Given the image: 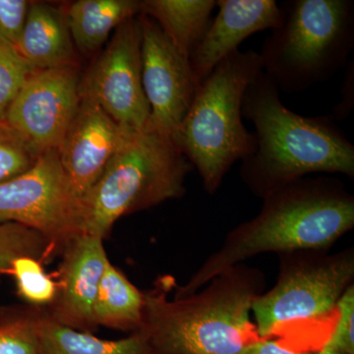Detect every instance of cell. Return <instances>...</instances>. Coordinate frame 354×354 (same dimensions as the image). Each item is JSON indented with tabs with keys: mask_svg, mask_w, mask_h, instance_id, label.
Masks as SVG:
<instances>
[{
	"mask_svg": "<svg viewBox=\"0 0 354 354\" xmlns=\"http://www.w3.org/2000/svg\"><path fill=\"white\" fill-rule=\"evenodd\" d=\"M251 220L230 230L174 297L190 295L228 268L260 254L330 250L354 227V196L339 179L304 177L263 198Z\"/></svg>",
	"mask_w": 354,
	"mask_h": 354,
	"instance_id": "6da1fadb",
	"label": "cell"
},
{
	"mask_svg": "<svg viewBox=\"0 0 354 354\" xmlns=\"http://www.w3.org/2000/svg\"><path fill=\"white\" fill-rule=\"evenodd\" d=\"M167 277L144 292L143 333L149 354H239L260 341L252 318L265 274L239 264L216 274L200 290L169 297Z\"/></svg>",
	"mask_w": 354,
	"mask_h": 354,
	"instance_id": "7a4b0ae2",
	"label": "cell"
},
{
	"mask_svg": "<svg viewBox=\"0 0 354 354\" xmlns=\"http://www.w3.org/2000/svg\"><path fill=\"white\" fill-rule=\"evenodd\" d=\"M264 72L247 88L242 115L255 127L256 150L242 160L241 180L255 196L311 174L354 178V146L332 116H304L286 108Z\"/></svg>",
	"mask_w": 354,
	"mask_h": 354,
	"instance_id": "3957f363",
	"label": "cell"
},
{
	"mask_svg": "<svg viewBox=\"0 0 354 354\" xmlns=\"http://www.w3.org/2000/svg\"><path fill=\"white\" fill-rule=\"evenodd\" d=\"M276 283L256 298L252 318L261 339L286 348L321 351L329 337L337 305L354 285L353 247L281 254Z\"/></svg>",
	"mask_w": 354,
	"mask_h": 354,
	"instance_id": "277c9868",
	"label": "cell"
},
{
	"mask_svg": "<svg viewBox=\"0 0 354 354\" xmlns=\"http://www.w3.org/2000/svg\"><path fill=\"white\" fill-rule=\"evenodd\" d=\"M262 71L257 51L239 50L228 55L198 86L174 137L209 195L220 189L232 165L255 152V134L242 120V102Z\"/></svg>",
	"mask_w": 354,
	"mask_h": 354,
	"instance_id": "5b68a950",
	"label": "cell"
},
{
	"mask_svg": "<svg viewBox=\"0 0 354 354\" xmlns=\"http://www.w3.org/2000/svg\"><path fill=\"white\" fill-rule=\"evenodd\" d=\"M194 169L171 135L134 130L83 199V232L106 239L122 216L186 194Z\"/></svg>",
	"mask_w": 354,
	"mask_h": 354,
	"instance_id": "8992f818",
	"label": "cell"
},
{
	"mask_svg": "<svg viewBox=\"0 0 354 354\" xmlns=\"http://www.w3.org/2000/svg\"><path fill=\"white\" fill-rule=\"evenodd\" d=\"M281 25L259 53L263 72L279 92L301 93L329 81L354 46L353 0H291L281 4Z\"/></svg>",
	"mask_w": 354,
	"mask_h": 354,
	"instance_id": "52a82bcc",
	"label": "cell"
},
{
	"mask_svg": "<svg viewBox=\"0 0 354 354\" xmlns=\"http://www.w3.org/2000/svg\"><path fill=\"white\" fill-rule=\"evenodd\" d=\"M36 230L57 255L83 232V201L60 164L58 150L41 153L29 171L0 183V223Z\"/></svg>",
	"mask_w": 354,
	"mask_h": 354,
	"instance_id": "ba28073f",
	"label": "cell"
},
{
	"mask_svg": "<svg viewBox=\"0 0 354 354\" xmlns=\"http://www.w3.org/2000/svg\"><path fill=\"white\" fill-rule=\"evenodd\" d=\"M140 17L121 24L87 74L80 97L97 104L116 122L140 130L150 120V106L142 85Z\"/></svg>",
	"mask_w": 354,
	"mask_h": 354,
	"instance_id": "9c48e42d",
	"label": "cell"
},
{
	"mask_svg": "<svg viewBox=\"0 0 354 354\" xmlns=\"http://www.w3.org/2000/svg\"><path fill=\"white\" fill-rule=\"evenodd\" d=\"M79 86L74 64L32 70L6 121L38 155L58 150L80 104Z\"/></svg>",
	"mask_w": 354,
	"mask_h": 354,
	"instance_id": "30bf717a",
	"label": "cell"
},
{
	"mask_svg": "<svg viewBox=\"0 0 354 354\" xmlns=\"http://www.w3.org/2000/svg\"><path fill=\"white\" fill-rule=\"evenodd\" d=\"M142 85L150 106L149 123L176 137L199 82L189 58L181 55L157 23L141 15Z\"/></svg>",
	"mask_w": 354,
	"mask_h": 354,
	"instance_id": "8fae6325",
	"label": "cell"
},
{
	"mask_svg": "<svg viewBox=\"0 0 354 354\" xmlns=\"http://www.w3.org/2000/svg\"><path fill=\"white\" fill-rule=\"evenodd\" d=\"M132 131L95 102L81 99L58 155L65 176L82 201Z\"/></svg>",
	"mask_w": 354,
	"mask_h": 354,
	"instance_id": "7c38bea8",
	"label": "cell"
},
{
	"mask_svg": "<svg viewBox=\"0 0 354 354\" xmlns=\"http://www.w3.org/2000/svg\"><path fill=\"white\" fill-rule=\"evenodd\" d=\"M104 241L102 237L82 232L62 249L57 297L46 307L50 318L60 325L91 334L99 329L94 320V305L111 262Z\"/></svg>",
	"mask_w": 354,
	"mask_h": 354,
	"instance_id": "4fadbf2b",
	"label": "cell"
},
{
	"mask_svg": "<svg viewBox=\"0 0 354 354\" xmlns=\"http://www.w3.org/2000/svg\"><path fill=\"white\" fill-rule=\"evenodd\" d=\"M218 8L189 60L201 83L216 65L239 50L247 38L274 30L283 23V11L274 0H216Z\"/></svg>",
	"mask_w": 354,
	"mask_h": 354,
	"instance_id": "5bb4252c",
	"label": "cell"
},
{
	"mask_svg": "<svg viewBox=\"0 0 354 354\" xmlns=\"http://www.w3.org/2000/svg\"><path fill=\"white\" fill-rule=\"evenodd\" d=\"M16 50L34 70L73 64L66 14L50 4L31 2Z\"/></svg>",
	"mask_w": 354,
	"mask_h": 354,
	"instance_id": "9a60e30c",
	"label": "cell"
},
{
	"mask_svg": "<svg viewBox=\"0 0 354 354\" xmlns=\"http://www.w3.org/2000/svg\"><path fill=\"white\" fill-rule=\"evenodd\" d=\"M216 0H146L141 14L155 21L181 55L190 57L211 23Z\"/></svg>",
	"mask_w": 354,
	"mask_h": 354,
	"instance_id": "2e32d148",
	"label": "cell"
},
{
	"mask_svg": "<svg viewBox=\"0 0 354 354\" xmlns=\"http://www.w3.org/2000/svg\"><path fill=\"white\" fill-rule=\"evenodd\" d=\"M141 14L137 0H79L66 13L70 35L83 53L101 48L113 30Z\"/></svg>",
	"mask_w": 354,
	"mask_h": 354,
	"instance_id": "e0dca14e",
	"label": "cell"
},
{
	"mask_svg": "<svg viewBox=\"0 0 354 354\" xmlns=\"http://www.w3.org/2000/svg\"><path fill=\"white\" fill-rule=\"evenodd\" d=\"M144 302V292L109 262L95 298V325L129 334L139 332L143 326Z\"/></svg>",
	"mask_w": 354,
	"mask_h": 354,
	"instance_id": "ac0fdd59",
	"label": "cell"
},
{
	"mask_svg": "<svg viewBox=\"0 0 354 354\" xmlns=\"http://www.w3.org/2000/svg\"><path fill=\"white\" fill-rule=\"evenodd\" d=\"M41 354H149L145 335L133 333L124 339L109 341L91 333L60 325L44 307L41 324Z\"/></svg>",
	"mask_w": 354,
	"mask_h": 354,
	"instance_id": "d6986e66",
	"label": "cell"
},
{
	"mask_svg": "<svg viewBox=\"0 0 354 354\" xmlns=\"http://www.w3.org/2000/svg\"><path fill=\"white\" fill-rule=\"evenodd\" d=\"M44 313L27 304L0 307V354H41Z\"/></svg>",
	"mask_w": 354,
	"mask_h": 354,
	"instance_id": "ffe728a7",
	"label": "cell"
},
{
	"mask_svg": "<svg viewBox=\"0 0 354 354\" xmlns=\"http://www.w3.org/2000/svg\"><path fill=\"white\" fill-rule=\"evenodd\" d=\"M55 256L50 244L36 230L18 223H0V279L10 274L16 259L31 257L44 265Z\"/></svg>",
	"mask_w": 354,
	"mask_h": 354,
	"instance_id": "44dd1931",
	"label": "cell"
},
{
	"mask_svg": "<svg viewBox=\"0 0 354 354\" xmlns=\"http://www.w3.org/2000/svg\"><path fill=\"white\" fill-rule=\"evenodd\" d=\"M11 276L25 304L37 307H48L55 299L57 281L46 274L41 261L22 257L12 263Z\"/></svg>",
	"mask_w": 354,
	"mask_h": 354,
	"instance_id": "7402d4cb",
	"label": "cell"
},
{
	"mask_svg": "<svg viewBox=\"0 0 354 354\" xmlns=\"http://www.w3.org/2000/svg\"><path fill=\"white\" fill-rule=\"evenodd\" d=\"M39 156L6 120H0V183L29 171Z\"/></svg>",
	"mask_w": 354,
	"mask_h": 354,
	"instance_id": "603a6c76",
	"label": "cell"
},
{
	"mask_svg": "<svg viewBox=\"0 0 354 354\" xmlns=\"http://www.w3.org/2000/svg\"><path fill=\"white\" fill-rule=\"evenodd\" d=\"M32 70L15 48L0 44V120H6L7 111Z\"/></svg>",
	"mask_w": 354,
	"mask_h": 354,
	"instance_id": "cb8c5ba5",
	"label": "cell"
},
{
	"mask_svg": "<svg viewBox=\"0 0 354 354\" xmlns=\"http://www.w3.org/2000/svg\"><path fill=\"white\" fill-rule=\"evenodd\" d=\"M321 351L325 354H354V285L339 300L334 325Z\"/></svg>",
	"mask_w": 354,
	"mask_h": 354,
	"instance_id": "d4e9b609",
	"label": "cell"
},
{
	"mask_svg": "<svg viewBox=\"0 0 354 354\" xmlns=\"http://www.w3.org/2000/svg\"><path fill=\"white\" fill-rule=\"evenodd\" d=\"M31 2L0 0V44L17 48Z\"/></svg>",
	"mask_w": 354,
	"mask_h": 354,
	"instance_id": "484cf974",
	"label": "cell"
},
{
	"mask_svg": "<svg viewBox=\"0 0 354 354\" xmlns=\"http://www.w3.org/2000/svg\"><path fill=\"white\" fill-rule=\"evenodd\" d=\"M354 66L349 64L342 88V101L334 108L332 118L334 120H344L351 114L354 106Z\"/></svg>",
	"mask_w": 354,
	"mask_h": 354,
	"instance_id": "4316f807",
	"label": "cell"
},
{
	"mask_svg": "<svg viewBox=\"0 0 354 354\" xmlns=\"http://www.w3.org/2000/svg\"><path fill=\"white\" fill-rule=\"evenodd\" d=\"M239 354H325L322 351H300L286 348L278 339H260L246 346Z\"/></svg>",
	"mask_w": 354,
	"mask_h": 354,
	"instance_id": "83f0119b",
	"label": "cell"
}]
</instances>
